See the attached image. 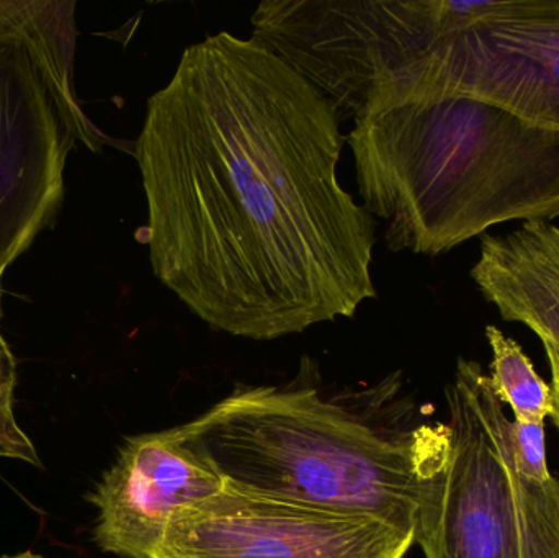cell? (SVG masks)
Returning <instances> with one entry per match:
<instances>
[{
    "instance_id": "cell-10",
    "label": "cell",
    "mask_w": 559,
    "mask_h": 558,
    "mask_svg": "<svg viewBox=\"0 0 559 558\" xmlns=\"http://www.w3.org/2000/svg\"><path fill=\"white\" fill-rule=\"evenodd\" d=\"M74 10L72 0H0V43L19 41L29 49L72 136L92 150L102 133L75 94Z\"/></svg>"
},
{
    "instance_id": "cell-13",
    "label": "cell",
    "mask_w": 559,
    "mask_h": 558,
    "mask_svg": "<svg viewBox=\"0 0 559 558\" xmlns=\"http://www.w3.org/2000/svg\"><path fill=\"white\" fill-rule=\"evenodd\" d=\"M514 446L522 474L538 484H547L554 478L547 461V435L545 423L515 422Z\"/></svg>"
},
{
    "instance_id": "cell-8",
    "label": "cell",
    "mask_w": 559,
    "mask_h": 558,
    "mask_svg": "<svg viewBox=\"0 0 559 558\" xmlns=\"http://www.w3.org/2000/svg\"><path fill=\"white\" fill-rule=\"evenodd\" d=\"M225 488L177 428L128 439L91 497L98 510L95 541L114 556L150 558L177 511Z\"/></svg>"
},
{
    "instance_id": "cell-1",
    "label": "cell",
    "mask_w": 559,
    "mask_h": 558,
    "mask_svg": "<svg viewBox=\"0 0 559 558\" xmlns=\"http://www.w3.org/2000/svg\"><path fill=\"white\" fill-rule=\"evenodd\" d=\"M334 105L255 38L183 49L134 143L157 281L210 328L274 341L378 297L377 219L337 176Z\"/></svg>"
},
{
    "instance_id": "cell-3",
    "label": "cell",
    "mask_w": 559,
    "mask_h": 558,
    "mask_svg": "<svg viewBox=\"0 0 559 558\" xmlns=\"http://www.w3.org/2000/svg\"><path fill=\"white\" fill-rule=\"evenodd\" d=\"M229 490L416 534L449 426L388 432L314 389H239L177 428Z\"/></svg>"
},
{
    "instance_id": "cell-9",
    "label": "cell",
    "mask_w": 559,
    "mask_h": 558,
    "mask_svg": "<svg viewBox=\"0 0 559 558\" xmlns=\"http://www.w3.org/2000/svg\"><path fill=\"white\" fill-rule=\"evenodd\" d=\"M469 275L502 320L559 347V226L527 222L506 236H483Z\"/></svg>"
},
{
    "instance_id": "cell-5",
    "label": "cell",
    "mask_w": 559,
    "mask_h": 558,
    "mask_svg": "<svg viewBox=\"0 0 559 558\" xmlns=\"http://www.w3.org/2000/svg\"><path fill=\"white\" fill-rule=\"evenodd\" d=\"M445 97L559 131V0H430L429 41L403 104Z\"/></svg>"
},
{
    "instance_id": "cell-14",
    "label": "cell",
    "mask_w": 559,
    "mask_h": 558,
    "mask_svg": "<svg viewBox=\"0 0 559 558\" xmlns=\"http://www.w3.org/2000/svg\"><path fill=\"white\" fill-rule=\"evenodd\" d=\"M551 369V390H554V413L550 418L559 429V347L551 343H542Z\"/></svg>"
},
{
    "instance_id": "cell-6",
    "label": "cell",
    "mask_w": 559,
    "mask_h": 558,
    "mask_svg": "<svg viewBox=\"0 0 559 558\" xmlns=\"http://www.w3.org/2000/svg\"><path fill=\"white\" fill-rule=\"evenodd\" d=\"M414 544L383 521L225 488L177 511L150 558H404Z\"/></svg>"
},
{
    "instance_id": "cell-11",
    "label": "cell",
    "mask_w": 559,
    "mask_h": 558,
    "mask_svg": "<svg viewBox=\"0 0 559 558\" xmlns=\"http://www.w3.org/2000/svg\"><path fill=\"white\" fill-rule=\"evenodd\" d=\"M491 347L492 392L502 405L511 406L515 422L545 423L554 413V390L535 370L521 344L506 336L498 328L486 327Z\"/></svg>"
},
{
    "instance_id": "cell-7",
    "label": "cell",
    "mask_w": 559,
    "mask_h": 558,
    "mask_svg": "<svg viewBox=\"0 0 559 558\" xmlns=\"http://www.w3.org/2000/svg\"><path fill=\"white\" fill-rule=\"evenodd\" d=\"M75 140L32 52L0 43V269L55 218Z\"/></svg>"
},
{
    "instance_id": "cell-2",
    "label": "cell",
    "mask_w": 559,
    "mask_h": 558,
    "mask_svg": "<svg viewBox=\"0 0 559 558\" xmlns=\"http://www.w3.org/2000/svg\"><path fill=\"white\" fill-rule=\"evenodd\" d=\"M347 144L390 251L437 258L491 226L559 218V131L499 105L445 97L368 111Z\"/></svg>"
},
{
    "instance_id": "cell-15",
    "label": "cell",
    "mask_w": 559,
    "mask_h": 558,
    "mask_svg": "<svg viewBox=\"0 0 559 558\" xmlns=\"http://www.w3.org/2000/svg\"><path fill=\"white\" fill-rule=\"evenodd\" d=\"M0 558H43V557L41 556H36V554L25 553V554H19V556L0 557Z\"/></svg>"
},
{
    "instance_id": "cell-4",
    "label": "cell",
    "mask_w": 559,
    "mask_h": 558,
    "mask_svg": "<svg viewBox=\"0 0 559 558\" xmlns=\"http://www.w3.org/2000/svg\"><path fill=\"white\" fill-rule=\"evenodd\" d=\"M449 446L416 527L426 558H559V480L522 474L514 423L475 360L447 387Z\"/></svg>"
},
{
    "instance_id": "cell-12",
    "label": "cell",
    "mask_w": 559,
    "mask_h": 558,
    "mask_svg": "<svg viewBox=\"0 0 559 558\" xmlns=\"http://www.w3.org/2000/svg\"><path fill=\"white\" fill-rule=\"evenodd\" d=\"M15 357L9 344L0 333V458L26 462L39 467L38 452L29 441L13 412V393H15Z\"/></svg>"
},
{
    "instance_id": "cell-16",
    "label": "cell",
    "mask_w": 559,
    "mask_h": 558,
    "mask_svg": "<svg viewBox=\"0 0 559 558\" xmlns=\"http://www.w3.org/2000/svg\"><path fill=\"white\" fill-rule=\"evenodd\" d=\"M2 275H3V271H2V269H0V282H2Z\"/></svg>"
}]
</instances>
